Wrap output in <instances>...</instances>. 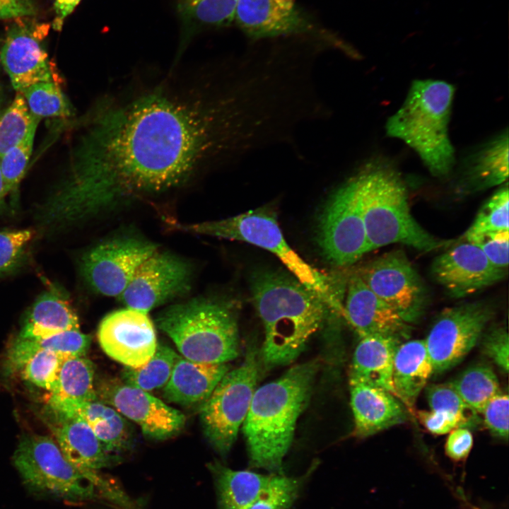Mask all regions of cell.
Returning <instances> with one entry per match:
<instances>
[{
    "label": "cell",
    "mask_w": 509,
    "mask_h": 509,
    "mask_svg": "<svg viewBox=\"0 0 509 509\" xmlns=\"http://www.w3.org/2000/svg\"><path fill=\"white\" fill-rule=\"evenodd\" d=\"M91 340L90 335L80 330L66 331L40 339L16 337L6 353V368L9 373L20 371L30 358L41 351H53L72 357L85 356Z\"/></svg>",
    "instance_id": "cell-30"
},
{
    "label": "cell",
    "mask_w": 509,
    "mask_h": 509,
    "mask_svg": "<svg viewBox=\"0 0 509 509\" xmlns=\"http://www.w3.org/2000/svg\"><path fill=\"white\" fill-rule=\"evenodd\" d=\"M250 290L264 329L261 361L267 368L289 365L322 325L327 304L292 274L278 271L255 272Z\"/></svg>",
    "instance_id": "cell-2"
},
{
    "label": "cell",
    "mask_w": 509,
    "mask_h": 509,
    "mask_svg": "<svg viewBox=\"0 0 509 509\" xmlns=\"http://www.w3.org/2000/svg\"><path fill=\"white\" fill-rule=\"evenodd\" d=\"M81 0H55L54 9L55 17L52 28L57 31L61 30L65 18L74 10Z\"/></svg>",
    "instance_id": "cell-49"
},
{
    "label": "cell",
    "mask_w": 509,
    "mask_h": 509,
    "mask_svg": "<svg viewBox=\"0 0 509 509\" xmlns=\"http://www.w3.org/2000/svg\"><path fill=\"white\" fill-rule=\"evenodd\" d=\"M179 356L168 346L158 344L155 353L146 363L138 368L124 366L120 380L146 392L163 387Z\"/></svg>",
    "instance_id": "cell-34"
},
{
    "label": "cell",
    "mask_w": 509,
    "mask_h": 509,
    "mask_svg": "<svg viewBox=\"0 0 509 509\" xmlns=\"http://www.w3.org/2000/svg\"><path fill=\"white\" fill-rule=\"evenodd\" d=\"M317 240L326 259L340 267L353 264L370 252L354 175L329 196L319 221Z\"/></svg>",
    "instance_id": "cell-10"
},
{
    "label": "cell",
    "mask_w": 509,
    "mask_h": 509,
    "mask_svg": "<svg viewBox=\"0 0 509 509\" xmlns=\"http://www.w3.org/2000/svg\"><path fill=\"white\" fill-rule=\"evenodd\" d=\"M40 119L33 116L21 92L0 115V157L36 131Z\"/></svg>",
    "instance_id": "cell-35"
},
{
    "label": "cell",
    "mask_w": 509,
    "mask_h": 509,
    "mask_svg": "<svg viewBox=\"0 0 509 509\" xmlns=\"http://www.w3.org/2000/svg\"><path fill=\"white\" fill-rule=\"evenodd\" d=\"M71 330H80L75 311L62 296L46 291L30 307L16 338L40 339Z\"/></svg>",
    "instance_id": "cell-27"
},
{
    "label": "cell",
    "mask_w": 509,
    "mask_h": 509,
    "mask_svg": "<svg viewBox=\"0 0 509 509\" xmlns=\"http://www.w3.org/2000/svg\"><path fill=\"white\" fill-rule=\"evenodd\" d=\"M357 273L377 296L409 324L416 322L423 312L426 290L402 250L384 253Z\"/></svg>",
    "instance_id": "cell-12"
},
{
    "label": "cell",
    "mask_w": 509,
    "mask_h": 509,
    "mask_svg": "<svg viewBox=\"0 0 509 509\" xmlns=\"http://www.w3.org/2000/svg\"><path fill=\"white\" fill-rule=\"evenodd\" d=\"M47 29L23 24L12 27L7 33L0 59L17 92L37 83L57 81L52 64L40 43Z\"/></svg>",
    "instance_id": "cell-18"
},
{
    "label": "cell",
    "mask_w": 509,
    "mask_h": 509,
    "mask_svg": "<svg viewBox=\"0 0 509 509\" xmlns=\"http://www.w3.org/2000/svg\"><path fill=\"white\" fill-rule=\"evenodd\" d=\"M13 460L24 482L33 489L74 501L91 499L99 492L49 436L23 435Z\"/></svg>",
    "instance_id": "cell-9"
},
{
    "label": "cell",
    "mask_w": 509,
    "mask_h": 509,
    "mask_svg": "<svg viewBox=\"0 0 509 509\" xmlns=\"http://www.w3.org/2000/svg\"><path fill=\"white\" fill-rule=\"evenodd\" d=\"M52 416H78L91 428L108 452L125 450L131 446L133 434L126 419L112 406L98 399L73 403Z\"/></svg>",
    "instance_id": "cell-25"
},
{
    "label": "cell",
    "mask_w": 509,
    "mask_h": 509,
    "mask_svg": "<svg viewBox=\"0 0 509 509\" xmlns=\"http://www.w3.org/2000/svg\"><path fill=\"white\" fill-rule=\"evenodd\" d=\"M157 251L151 242L119 238L95 246L81 259L86 281L97 293L119 297L139 267Z\"/></svg>",
    "instance_id": "cell-13"
},
{
    "label": "cell",
    "mask_w": 509,
    "mask_h": 509,
    "mask_svg": "<svg viewBox=\"0 0 509 509\" xmlns=\"http://www.w3.org/2000/svg\"><path fill=\"white\" fill-rule=\"evenodd\" d=\"M175 226L194 233L245 242L269 251L291 274L320 296L327 305L343 313V307L333 294L330 278L306 262L288 245L270 209L262 207L218 221Z\"/></svg>",
    "instance_id": "cell-7"
},
{
    "label": "cell",
    "mask_w": 509,
    "mask_h": 509,
    "mask_svg": "<svg viewBox=\"0 0 509 509\" xmlns=\"http://www.w3.org/2000/svg\"><path fill=\"white\" fill-rule=\"evenodd\" d=\"M353 435L365 438L404 423L406 411L390 392L362 383H349Z\"/></svg>",
    "instance_id": "cell-22"
},
{
    "label": "cell",
    "mask_w": 509,
    "mask_h": 509,
    "mask_svg": "<svg viewBox=\"0 0 509 509\" xmlns=\"http://www.w3.org/2000/svg\"><path fill=\"white\" fill-rule=\"evenodd\" d=\"M209 468L214 478L219 509H250L273 474L233 470L218 462L210 463Z\"/></svg>",
    "instance_id": "cell-28"
},
{
    "label": "cell",
    "mask_w": 509,
    "mask_h": 509,
    "mask_svg": "<svg viewBox=\"0 0 509 509\" xmlns=\"http://www.w3.org/2000/svg\"><path fill=\"white\" fill-rule=\"evenodd\" d=\"M47 422L66 458L105 494L114 484L98 471L110 466L115 457L107 452L89 426L78 416H52Z\"/></svg>",
    "instance_id": "cell-19"
},
{
    "label": "cell",
    "mask_w": 509,
    "mask_h": 509,
    "mask_svg": "<svg viewBox=\"0 0 509 509\" xmlns=\"http://www.w3.org/2000/svg\"><path fill=\"white\" fill-rule=\"evenodd\" d=\"M483 351L501 370L508 373L509 339L505 327H498L487 333L483 341Z\"/></svg>",
    "instance_id": "cell-45"
},
{
    "label": "cell",
    "mask_w": 509,
    "mask_h": 509,
    "mask_svg": "<svg viewBox=\"0 0 509 509\" xmlns=\"http://www.w3.org/2000/svg\"><path fill=\"white\" fill-rule=\"evenodd\" d=\"M508 183L501 186L482 205L464 235L509 230Z\"/></svg>",
    "instance_id": "cell-38"
},
{
    "label": "cell",
    "mask_w": 509,
    "mask_h": 509,
    "mask_svg": "<svg viewBox=\"0 0 509 509\" xmlns=\"http://www.w3.org/2000/svg\"><path fill=\"white\" fill-rule=\"evenodd\" d=\"M431 265V274L452 298L473 295L503 279L508 271L495 267L476 245L452 243Z\"/></svg>",
    "instance_id": "cell-17"
},
{
    "label": "cell",
    "mask_w": 509,
    "mask_h": 509,
    "mask_svg": "<svg viewBox=\"0 0 509 509\" xmlns=\"http://www.w3.org/2000/svg\"><path fill=\"white\" fill-rule=\"evenodd\" d=\"M36 13L32 0H0V19L32 16Z\"/></svg>",
    "instance_id": "cell-48"
},
{
    "label": "cell",
    "mask_w": 509,
    "mask_h": 509,
    "mask_svg": "<svg viewBox=\"0 0 509 509\" xmlns=\"http://www.w3.org/2000/svg\"><path fill=\"white\" fill-rule=\"evenodd\" d=\"M22 93L30 113L39 118L71 116L69 103L57 81H45L33 84Z\"/></svg>",
    "instance_id": "cell-36"
},
{
    "label": "cell",
    "mask_w": 509,
    "mask_h": 509,
    "mask_svg": "<svg viewBox=\"0 0 509 509\" xmlns=\"http://www.w3.org/2000/svg\"><path fill=\"white\" fill-rule=\"evenodd\" d=\"M95 390L99 400L137 423L148 438L165 440L185 426L186 417L180 411L119 379L103 380Z\"/></svg>",
    "instance_id": "cell-14"
},
{
    "label": "cell",
    "mask_w": 509,
    "mask_h": 509,
    "mask_svg": "<svg viewBox=\"0 0 509 509\" xmlns=\"http://www.w3.org/2000/svg\"><path fill=\"white\" fill-rule=\"evenodd\" d=\"M320 365L317 358L295 365L279 378L256 388L242 425L252 467L283 474V460Z\"/></svg>",
    "instance_id": "cell-3"
},
{
    "label": "cell",
    "mask_w": 509,
    "mask_h": 509,
    "mask_svg": "<svg viewBox=\"0 0 509 509\" xmlns=\"http://www.w3.org/2000/svg\"><path fill=\"white\" fill-rule=\"evenodd\" d=\"M455 88L440 80H415L402 107L387 120V135L402 140L431 174L447 175L455 163L448 125Z\"/></svg>",
    "instance_id": "cell-5"
},
{
    "label": "cell",
    "mask_w": 509,
    "mask_h": 509,
    "mask_svg": "<svg viewBox=\"0 0 509 509\" xmlns=\"http://www.w3.org/2000/svg\"><path fill=\"white\" fill-rule=\"evenodd\" d=\"M191 270L180 258L156 251L136 269L119 296L126 308L148 312L190 287Z\"/></svg>",
    "instance_id": "cell-15"
},
{
    "label": "cell",
    "mask_w": 509,
    "mask_h": 509,
    "mask_svg": "<svg viewBox=\"0 0 509 509\" xmlns=\"http://www.w3.org/2000/svg\"><path fill=\"white\" fill-rule=\"evenodd\" d=\"M238 0H178L177 12L184 28L183 47L203 27L226 26L234 21Z\"/></svg>",
    "instance_id": "cell-32"
},
{
    "label": "cell",
    "mask_w": 509,
    "mask_h": 509,
    "mask_svg": "<svg viewBox=\"0 0 509 509\" xmlns=\"http://www.w3.org/2000/svg\"><path fill=\"white\" fill-rule=\"evenodd\" d=\"M508 395L501 392L486 404L481 412L484 424L491 434L505 440L508 438Z\"/></svg>",
    "instance_id": "cell-44"
},
{
    "label": "cell",
    "mask_w": 509,
    "mask_h": 509,
    "mask_svg": "<svg viewBox=\"0 0 509 509\" xmlns=\"http://www.w3.org/2000/svg\"><path fill=\"white\" fill-rule=\"evenodd\" d=\"M461 240L476 245L495 267L508 271L509 230L463 235Z\"/></svg>",
    "instance_id": "cell-42"
},
{
    "label": "cell",
    "mask_w": 509,
    "mask_h": 509,
    "mask_svg": "<svg viewBox=\"0 0 509 509\" xmlns=\"http://www.w3.org/2000/svg\"><path fill=\"white\" fill-rule=\"evenodd\" d=\"M369 251L399 243L422 252L447 248L455 241L435 237L411 213L406 187L396 170L368 163L354 175Z\"/></svg>",
    "instance_id": "cell-4"
},
{
    "label": "cell",
    "mask_w": 509,
    "mask_h": 509,
    "mask_svg": "<svg viewBox=\"0 0 509 509\" xmlns=\"http://www.w3.org/2000/svg\"><path fill=\"white\" fill-rule=\"evenodd\" d=\"M493 315L485 303H467L443 310L426 339L434 373L458 364L473 349Z\"/></svg>",
    "instance_id": "cell-11"
},
{
    "label": "cell",
    "mask_w": 509,
    "mask_h": 509,
    "mask_svg": "<svg viewBox=\"0 0 509 509\" xmlns=\"http://www.w3.org/2000/svg\"><path fill=\"white\" fill-rule=\"evenodd\" d=\"M401 340L382 336H366L354 351L349 383H362L383 389L396 397L392 384L395 352Z\"/></svg>",
    "instance_id": "cell-24"
},
{
    "label": "cell",
    "mask_w": 509,
    "mask_h": 509,
    "mask_svg": "<svg viewBox=\"0 0 509 509\" xmlns=\"http://www.w3.org/2000/svg\"><path fill=\"white\" fill-rule=\"evenodd\" d=\"M98 339L106 355L130 368L146 363L158 345L148 313L129 308L106 315L99 324Z\"/></svg>",
    "instance_id": "cell-16"
},
{
    "label": "cell",
    "mask_w": 509,
    "mask_h": 509,
    "mask_svg": "<svg viewBox=\"0 0 509 509\" xmlns=\"http://www.w3.org/2000/svg\"><path fill=\"white\" fill-rule=\"evenodd\" d=\"M473 445V436L467 428H457L449 433L445 443V453L455 461L464 460Z\"/></svg>",
    "instance_id": "cell-46"
},
{
    "label": "cell",
    "mask_w": 509,
    "mask_h": 509,
    "mask_svg": "<svg viewBox=\"0 0 509 509\" xmlns=\"http://www.w3.org/2000/svg\"><path fill=\"white\" fill-rule=\"evenodd\" d=\"M94 365L84 356L71 357L62 365L58 383L47 401L49 413L59 412L80 402L98 399L94 387Z\"/></svg>",
    "instance_id": "cell-29"
},
{
    "label": "cell",
    "mask_w": 509,
    "mask_h": 509,
    "mask_svg": "<svg viewBox=\"0 0 509 509\" xmlns=\"http://www.w3.org/2000/svg\"><path fill=\"white\" fill-rule=\"evenodd\" d=\"M71 357L53 351H41L30 358L20 372L24 379L51 392L57 387L64 361Z\"/></svg>",
    "instance_id": "cell-37"
},
{
    "label": "cell",
    "mask_w": 509,
    "mask_h": 509,
    "mask_svg": "<svg viewBox=\"0 0 509 509\" xmlns=\"http://www.w3.org/2000/svg\"><path fill=\"white\" fill-rule=\"evenodd\" d=\"M6 194H7L5 190L4 179H3L1 167H0V199H2Z\"/></svg>",
    "instance_id": "cell-50"
},
{
    "label": "cell",
    "mask_w": 509,
    "mask_h": 509,
    "mask_svg": "<svg viewBox=\"0 0 509 509\" xmlns=\"http://www.w3.org/2000/svg\"><path fill=\"white\" fill-rule=\"evenodd\" d=\"M464 187L478 192L502 185L508 177V131L488 142L472 159Z\"/></svg>",
    "instance_id": "cell-31"
},
{
    "label": "cell",
    "mask_w": 509,
    "mask_h": 509,
    "mask_svg": "<svg viewBox=\"0 0 509 509\" xmlns=\"http://www.w3.org/2000/svg\"><path fill=\"white\" fill-rule=\"evenodd\" d=\"M234 21L255 40L300 34L309 29L296 0H238Z\"/></svg>",
    "instance_id": "cell-21"
},
{
    "label": "cell",
    "mask_w": 509,
    "mask_h": 509,
    "mask_svg": "<svg viewBox=\"0 0 509 509\" xmlns=\"http://www.w3.org/2000/svg\"><path fill=\"white\" fill-rule=\"evenodd\" d=\"M418 419L424 427L435 435H443L461 428L459 423L452 416L432 410H421L417 412Z\"/></svg>",
    "instance_id": "cell-47"
},
{
    "label": "cell",
    "mask_w": 509,
    "mask_h": 509,
    "mask_svg": "<svg viewBox=\"0 0 509 509\" xmlns=\"http://www.w3.org/2000/svg\"><path fill=\"white\" fill-rule=\"evenodd\" d=\"M344 316L360 337L382 336L401 340L411 329L410 324L377 296L357 271L347 281Z\"/></svg>",
    "instance_id": "cell-20"
},
{
    "label": "cell",
    "mask_w": 509,
    "mask_h": 509,
    "mask_svg": "<svg viewBox=\"0 0 509 509\" xmlns=\"http://www.w3.org/2000/svg\"><path fill=\"white\" fill-rule=\"evenodd\" d=\"M450 384L477 414H481L486 404L501 392L494 371L482 364L467 368Z\"/></svg>",
    "instance_id": "cell-33"
},
{
    "label": "cell",
    "mask_w": 509,
    "mask_h": 509,
    "mask_svg": "<svg viewBox=\"0 0 509 509\" xmlns=\"http://www.w3.org/2000/svg\"><path fill=\"white\" fill-rule=\"evenodd\" d=\"M229 370L228 363H202L179 356L163 396L180 405L201 406Z\"/></svg>",
    "instance_id": "cell-23"
},
{
    "label": "cell",
    "mask_w": 509,
    "mask_h": 509,
    "mask_svg": "<svg viewBox=\"0 0 509 509\" xmlns=\"http://www.w3.org/2000/svg\"><path fill=\"white\" fill-rule=\"evenodd\" d=\"M35 131L9 148L0 157V167L6 194L18 187L25 174L33 151Z\"/></svg>",
    "instance_id": "cell-41"
},
{
    "label": "cell",
    "mask_w": 509,
    "mask_h": 509,
    "mask_svg": "<svg viewBox=\"0 0 509 509\" xmlns=\"http://www.w3.org/2000/svg\"><path fill=\"white\" fill-rule=\"evenodd\" d=\"M1 199H0V201H1Z\"/></svg>",
    "instance_id": "cell-53"
},
{
    "label": "cell",
    "mask_w": 509,
    "mask_h": 509,
    "mask_svg": "<svg viewBox=\"0 0 509 509\" xmlns=\"http://www.w3.org/2000/svg\"><path fill=\"white\" fill-rule=\"evenodd\" d=\"M1 112L0 111V115H1Z\"/></svg>",
    "instance_id": "cell-52"
},
{
    "label": "cell",
    "mask_w": 509,
    "mask_h": 509,
    "mask_svg": "<svg viewBox=\"0 0 509 509\" xmlns=\"http://www.w3.org/2000/svg\"><path fill=\"white\" fill-rule=\"evenodd\" d=\"M426 397L430 410L452 416L461 428L469 427L476 421L478 414L462 400L450 383L429 385Z\"/></svg>",
    "instance_id": "cell-39"
},
{
    "label": "cell",
    "mask_w": 509,
    "mask_h": 509,
    "mask_svg": "<svg viewBox=\"0 0 509 509\" xmlns=\"http://www.w3.org/2000/svg\"><path fill=\"white\" fill-rule=\"evenodd\" d=\"M259 356L248 348L242 363L228 370L200 406L204 434L214 450L226 456L236 440L257 388Z\"/></svg>",
    "instance_id": "cell-8"
},
{
    "label": "cell",
    "mask_w": 509,
    "mask_h": 509,
    "mask_svg": "<svg viewBox=\"0 0 509 509\" xmlns=\"http://www.w3.org/2000/svg\"><path fill=\"white\" fill-rule=\"evenodd\" d=\"M308 474L288 477L273 474L267 488L250 509H289Z\"/></svg>",
    "instance_id": "cell-40"
},
{
    "label": "cell",
    "mask_w": 509,
    "mask_h": 509,
    "mask_svg": "<svg viewBox=\"0 0 509 509\" xmlns=\"http://www.w3.org/2000/svg\"><path fill=\"white\" fill-rule=\"evenodd\" d=\"M0 98H1V90H0Z\"/></svg>",
    "instance_id": "cell-51"
},
{
    "label": "cell",
    "mask_w": 509,
    "mask_h": 509,
    "mask_svg": "<svg viewBox=\"0 0 509 509\" xmlns=\"http://www.w3.org/2000/svg\"><path fill=\"white\" fill-rule=\"evenodd\" d=\"M62 179L49 195L72 224L115 203L177 187L206 169L265 148L272 115L248 70L231 66L189 79L168 74L86 117Z\"/></svg>",
    "instance_id": "cell-1"
},
{
    "label": "cell",
    "mask_w": 509,
    "mask_h": 509,
    "mask_svg": "<svg viewBox=\"0 0 509 509\" xmlns=\"http://www.w3.org/2000/svg\"><path fill=\"white\" fill-rule=\"evenodd\" d=\"M156 322L187 359L228 363L239 355L237 313L231 301L192 299L166 308Z\"/></svg>",
    "instance_id": "cell-6"
},
{
    "label": "cell",
    "mask_w": 509,
    "mask_h": 509,
    "mask_svg": "<svg viewBox=\"0 0 509 509\" xmlns=\"http://www.w3.org/2000/svg\"><path fill=\"white\" fill-rule=\"evenodd\" d=\"M32 236V231L28 229L0 231V277L20 264Z\"/></svg>",
    "instance_id": "cell-43"
},
{
    "label": "cell",
    "mask_w": 509,
    "mask_h": 509,
    "mask_svg": "<svg viewBox=\"0 0 509 509\" xmlns=\"http://www.w3.org/2000/svg\"><path fill=\"white\" fill-rule=\"evenodd\" d=\"M433 366L424 340L401 343L394 354L392 384L396 397L411 411L426 387Z\"/></svg>",
    "instance_id": "cell-26"
}]
</instances>
